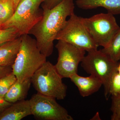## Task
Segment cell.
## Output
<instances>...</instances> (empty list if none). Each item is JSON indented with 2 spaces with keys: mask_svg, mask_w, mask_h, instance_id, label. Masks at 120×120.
Listing matches in <instances>:
<instances>
[{
  "mask_svg": "<svg viewBox=\"0 0 120 120\" xmlns=\"http://www.w3.org/2000/svg\"><path fill=\"white\" fill-rule=\"evenodd\" d=\"M74 9L73 0H63L53 8L43 10L41 19L30 30L29 34L34 36L38 48L46 57L52 55L56 37Z\"/></svg>",
  "mask_w": 120,
  "mask_h": 120,
  "instance_id": "cell-1",
  "label": "cell"
},
{
  "mask_svg": "<svg viewBox=\"0 0 120 120\" xmlns=\"http://www.w3.org/2000/svg\"><path fill=\"white\" fill-rule=\"evenodd\" d=\"M21 37V45L12 68L17 80L23 81L31 78L46 61V57L38 48L35 39L29 34Z\"/></svg>",
  "mask_w": 120,
  "mask_h": 120,
  "instance_id": "cell-2",
  "label": "cell"
},
{
  "mask_svg": "<svg viewBox=\"0 0 120 120\" xmlns=\"http://www.w3.org/2000/svg\"><path fill=\"white\" fill-rule=\"evenodd\" d=\"M54 65L46 61L32 75L31 83L38 93L63 100L67 94V86Z\"/></svg>",
  "mask_w": 120,
  "mask_h": 120,
  "instance_id": "cell-3",
  "label": "cell"
},
{
  "mask_svg": "<svg viewBox=\"0 0 120 120\" xmlns=\"http://www.w3.org/2000/svg\"><path fill=\"white\" fill-rule=\"evenodd\" d=\"M119 62L113 61L101 49H98L88 52L81 62V66L87 73L97 77L102 82L107 100L109 97L110 80Z\"/></svg>",
  "mask_w": 120,
  "mask_h": 120,
  "instance_id": "cell-4",
  "label": "cell"
},
{
  "mask_svg": "<svg viewBox=\"0 0 120 120\" xmlns=\"http://www.w3.org/2000/svg\"><path fill=\"white\" fill-rule=\"evenodd\" d=\"M43 0H20L12 17L0 28L13 27L20 36L29 34L31 29L41 19L43 10L40 8Z\"/></svg>",
  "mask_w": 120,
  "mask_h": 120,
  "instance_id": "cell-5",
  "label": "cell"
},
{
  "mask_svg": "<svg viewBox=\"0 0 120 120\" xmlns=\"http://www.w3.org/2000/svg\"><path fill=\"white\" fill-rule=\"evenodd\" d=\"M84 25L98 46H107L120 27L111 13H101L89 18L82 17Z\"/></svg>",
  "mask_w": 120,
  "mask_h": 120,
  "instance_id": "cell-6",
  "label": "cell"
},
{
  "mask_svg": "<svg viewBox=\"0 0 120 120\" xmlns=\"http://www.w3.org/2000/svg\"><path fill=\"white\" fill-rule=\"evenodd\" d=\"M56 40L64 41L87 52L98 49V47L83 23L82 17L75 13L67 20Z\"/></svg>",
  "mask_w": 120,
  "mask_h": 120,
  "instance_id": "cell-7",
  "label": "cell"
},
{
  "mask_svg": "<svg viewBox=\"0 0 120 120\" xmlns=\"http://www.w3.org/2000/svg\"><path fill=\"white\" fill-rule=\"evenodd\" d=\"M52 97L37 93L30 101L31 113L35 118L41 120H73L65 109Z\"/></svg>",
  "mask_w": 120,
  "mask_h": 120,
  "instance_id": "cell-8",
  "label": "cell"
},
{
  "mask_svg": "<svg viewBox=\"0 0 120 120\" xmlns=\"http://www.w3.org/2000/svg\"><path fill=\"white\" fill-rule=\"evenodd\" d=\"M56 47L58 53L55 68L62 78H70L77 74L78 67L85 56L86 51L61 41H58Z\"/></svg>",
  "mask_w": 120,
  "mask_h": 120,
  "instance_id": "cell-9",
  "label": "cell"
},
{
  "mask_svg": "<svg viewBox=\"0 0 120 120\" xmlns=\"http://www.w3.org/2000/svg\"><path fill=\"white\" fill-rule=\"evenodd\" d=\"M69 79L77 86L80 95L83 97H88L97 92L102 86L101 80L92 75L83 77L76 74Z\"/></svg>",
  "mask_w": 120,
  "mask_h": 120,
  "instance_id": "cell-10",
  "label": "cell"
},
{
  "mask_svg": "<svg viewBox=\"0 0 120 120\" xmlns=\"http://www.w3.org/2000/svg\"><path fill=\"white\" fill-rule=\"evenodd\" d=\"M31 115L30 101L24 99L12 103L0 113V120H20Z\"/></svg>",
  "mask_w": 120,
  "mask_h": 120,
  "instance_id": "cell-11",
  "label": "cell"
},
{
  "mask_svg": "<svg viewBox=\"0 0 120 120\" xmlns=\"http://www.w3.org/2000/svg\"><path fill=\"white\" fill-rule=\"evenodd\" d=\"M78 8L87 10L102 7L113 15H120V0H76Z\"/></svg>",
  "mask_w": 120,
  "mask_h": 120,
  "instance_id": "cell-12",
  "label": "cell"
},
{
  "mask_svg": "<svg viewBox=\"0 0 120 120\" xmlns=\"http://www.w3.org/2000/svg\"><path fill=\"white\" fill-rule=\"evenodd\" d=\"M21 41L20 36L0 46V66L12 67L19 52Z\"/></svg>",
  "mask_w": 120,
  "mask_h": 120,
  "instance_id": "cell-13",
  "label": "cell"
},
{
  "mask_svg": "<svg viewBox=\"0 0 120 120\" xmlns=\"http://www.w3.org/2000/svg\"><path fill=\"white\" fill-rule=\"evenodd\" d=\"M31 83V79L23 81L16 80L10 88L4 98L10 103L25 99Z\"/></svg>",
  "mask_w": 120,
  "mask_h": 120,
  "instance_id": "cell-14",
  "label": "cell"
},
{
  "mask_svg": "<svg viewBox=\"0 0 120 120\" xmlns=\"http://www.w3.org/2000/svg\"><path fill=\"white\" fill-rule=\"evenodd\" d=\"M101 50L113 61L118 62L120 60V28L109 45Z\"/></svg>",
  "mask_w": 120,
  "mask_h": 120,
  "instance_id": "cell-15",
  "label": "cell"
},
{
  "mask_svg": "<svg viewBox=\"0 0 120 120\" xmlns=\"http://www.w3.org/2000/svg\"><path fill=\"white\" fill-rule=\"evenodd\" d=\"M15 11L13 0H0V27L12 17Z\"/></svg>",
  "mask_w": 120,
  "mask_h": 120,
  "instance_id": "cell-16",
  "label": "cell"
},
{
  "mask_svg": "<svg viewBox=\"0 0 120 120\" xmlns=\"http://www.w3.org/2000/svg\"><path fill=\"white\" fill-rule=\"evenodd\" d=\"M17 79L15 76L12 72L0 78V97L4 98Z\"/></svg>",
  "mask_w": 120,
  "mask_h": 120,
  "instance_id": "cell-17",
  "label": "cell"
},
{
  "mask_svg": "<svg viewBox=\"0 0 120 120\" xmlns=\"http://www.w3.org/2000/svg\"><path fill=\"white\" fill-rule=\"evenodd\" d=\"M20 36L17 30L13 27L0 28V46Z\"/></svg>",
  "mask_w": 120,
  "mask_h": 120,
  "instance_id": "cell-18",
  "label": "cell"
},
{
  "mask_svg": "<svg viewBox=\"0 0 120 120\" xmlns=\"http://www.w3.org/2000/svg\"><path fill=\"white\" fill-rule=\"evenodd\" d=\"M120 94V75L117 70L112 76L110 83L109 96H116Z\"/></svg>",
  "mask_w": 120,
  "mask_h": 120,
  "instance_id": "cell-19",
  "label": "cell"
},
{
  "mask_svg": "<svg viewBox=\"0 0 120 120\" xmlns=\"http://www.w3.org/2000/svg\"><path fill=\"white\" fill-rule=\"evenodd\" d=\"M111 117L112 120H120V94L116 96H112Z\"/></svg>",
  "mask_w": 120,
  "mask_h": 120,
  "instance_id": "cell-20",
  "label": "cell"
},
{
  "mask_svg": "<svg viewBox=\"0 0 120 120\" xmlns=\"http://www.w3.org/2000/svg\"><path fill=\"white\" fill-rule=\"evenodd\" d=\"M63 0H43L41 7L43 10L51 9L60 4Z\"/></svg>",
  "mask_w": 120,
  "mask_h": 120,
  "instance_id": "cell-21",
  "label": "cell"
},
{
  "mask_svg": "<svg viewBox=\"0 0 120 120\" xmlns=\"http://www.w3.org/2000/svg\"><path fill=\"white\" fill-rule=\"evenodd\" d=\"M12 72V67L0 66V78Z\"/></svg>",
  "mask_w": 120,
  "mask_h": 120,
  "instance_id": "cell-22",
  "label": "cell"
},
{
  "mask_svg": "<svg viewBox=\"0 0 120 120\" xmlns=\"http://www.w3.org/2000/svg\"><path fill=\"white\" fill-rule=\"evenodd\" d=\"M12 104L5 101L4 98L0 97V113Z\"/></svg>",
  "mask_w": 120,
  "mask_h": 120,
  "instance_id": "cell-23",
  "label": "cell"
},
{
  "mask_svg": "<svg viewBox=\"0 0 120 120\" xmlns=\"http://www.w3.org/2000/svg\"><path fill=\"white\" fill-rule=\"evenodd\" d=\"M14 1V6H15V10L16 8L17 7V5L19 2L20 0H13Z\"/></svg>",
  "mask_w": 120,
  "mask_h": 120,
  "instance_id": "cell-24",
  "label": "cell"
},
{
  "mask_svg": "<svg viewBox=\"0 0 120 120\" xmlns=\"http://www.w3.org/2000/svg\"><path fill=\"white\" fill-rule=\"evenodd\" d=\"M117 71L118 73L120 75V63H119V64L118 65V67L117 68Z\"/></svg>",
  "mask_w": 120,
  "mask_h": 120,
  "instance_id": "cell-25",
  "label": "cell"
}]
</instances>
